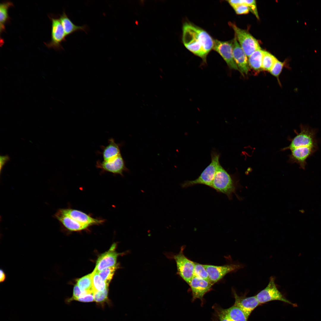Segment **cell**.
Masks as SVG:
<instances>
[{
    "label": "cell",
    "instance_id": "obj_1",
    "mask_svg": "<svg viewBox=\"0 0 321 321\" xmlns=\"http://www.w3.org/2000/svg\"><path fill=\"white\" fill-rule=\"evenodd\" d=\"M290 139L289 145L283 150H289L291 153L289 161L298 164L300 168L305 169L307 160L318 149L316 130L309 126L301 125L299 133Z\"/></svg>",
    "mask_w": 321,
    "mask_h": 321
},
{
    "label": "cell",
    "instance_id": "obj_2",
    "mask_svg": "<svg viewBox=\"0 0 321 321\" xmlns=\"http://www.w3.org/2000/svg\"><path fill=\"white\" fill-rule=\"evenodd\" d=\"M182 29L185 47L206 63L207 56L213 49L214 40L206 31L190 22H185Z\"/></svg>",
    "mask_w": 321,
    "mask_h": 321
},
{
    "label": "cell",
    "instance_id": "obj_3",
    "mask_svg": "<svg viewBox=\"0 0 321 321\" xmlns=\"http://www.w3.org/2000/svg\"><path fill=\"white\" fill-rule=\"evenodd\" d=\"M217 192L225 194L230 200L240 188L238 181L233 175L228 173L220 164L215 175L211 187Z\"/></svg>",
    "mask_w": 321,
    "mask_h": 321
},
{
    "label": "cell",
    "instance_id": "obj_4",
    "mask_svg": "<svg viewBox=\"0 0 321 321\" xmlns=\"http://www.w3.org/2000/svg\"><path fill=\"white\" fill-rule=\"evenodd\" d=\"M220 154L212 150L211 154V161L200 175L192 180H187L181 185L183 188H187L197 185H203L211 187L217 168L220 164Z\"/></svg>",
    "mask_w": 321,
    "mask_h": 321
},
{
    "label": "cell",
    "instance_id": "obj_5",
    "mask_svg": "<svg viewBox=\"0 0 321 321\" xmlns=\"http://www.w3.org/2000/svg\"><path fill=\"white\" fill-rule=\"evenodd\" d=\"M260 304L270 301L278 300L289 304L294 307L296 303H292L287 299L278 289L275 282V278L271 276L267 286L255 295Z\"/></svg>",
    "mask_w": 321,
    "mask_h": 321
},
{
    "label": "cell",
    "instance_id": "obj_6",
    "mask_svg": "<svg viewBox=\"0 0 321 321\" xmlns=\"http://www.w3.org/2000/svg\"><path fill=\"white\" fill-rule=\"evenodd\" d=\"M228 23L234 30L237 41L247 57L261 49L257 40L247 31L239 28L233 23L229 22Z\"/></svg>",
    "mask_w": 321,
    "mask_h": 321
},
{
    "label": "cell",
    "instance_id": "obj_7",
    "mask_svg": "<svg viewBox=\"0 0 321 321\" xmlns=\"http://www.w3.org/2000/svg\"><path fill=\"white\" fill-rule=\"evenodd\" d=\"M185 248L184 246L182 247L179 252L173 257L176 263L178 274L189 284L194 276L195 263L185 255Z\"/></svg>",
    "mask_w": 321,
    "mask_h": 321
},
{
    "label": "cell",
    "instance_id": "obj_8",
    "mask_svg": "<svg viewBox=\"0 0 321 321\" xmlns=\"http://www.w3.org/2000/svg\"><path fill=\"white\" fill-rule=\"evenodd\" d=\"M213 49L221 55L230 69L239 71L234 58L232 40L223 41L214 40Z\"/></svg>",
    "mask_w": 321,
    "mask_h": 321
},
{
    "label": "cell",
    "instance_id": "obj_9",
    "mask_svg": "<svg viewBox=\"0 0 321 321\" xmlns=\"http://www.w3.org/2000/svg\"><path fill=\"white\" fill-rule=\"evenodd\" d=\"M203 265L208 273L211 282L213 284L227 274L243 268L242 265L239 264H228L221 266Z\"/></svg>",
    "mask_w": 321,
    "mask_h": 321
},
{
    "label": "cell",
    "instance_id": "obj_10",
    "mask_svg": "<svg viewBox=\"0 0 321 321\" xmlns=\"http://www.w3.org/2000/svg\"><path fill=\"white\" fill-rule=\"evenodd\" d=\"M49 18L52 22L51 39L50 42L45 44L48 48L60 50L62 48L61 43L66 41V36L59 19Z\"/></svg>",
    "mask_w": 321,
    "mask_h": 321
},
{
    "label": "cell",
    "instance_id": "obj_11",
    "mask_svg": "<svg viewBox=\"0 0 321 321\" xmlns=\"http://www.w3.org/2000/svg\"><path fill=\"white\" fill-rule=\"evenodd\" d=\"M96 166L102 172H107L114 174L123 176V172L127 169L124 160L121 154L114 159L108 161L98 160Z\"/></svg>",
    "mask_w": 321,
    "mask_h": 321
},
{
    "label": "cell",
    "instance_id": "obj_12",
    "mask_svg": "<svg viewBox=\"0 0 321 321\" xmlns=\"http://www.w3.org/2000/svg\"><path fill=\"white\" fill-rule=\"evenodd\" d=\"M213 285L210 282L194 276L189 284L192 292V301L198 299L203 302L204 296L211 289Z\"/></svg>",
    "mask_w": 321,
    "mask_h": 321
},
{
    "label": "cell",
    "instance_id": "obj_13",
    "mask_svg": "<svg viewBox=\"0 0 321 321\" xmlns=\"http://www.w3.org/2000/svg\"><path fill=\"white\" fill-rule=\"evenodd\" d=\"M232 45L234 58L239 71L243 75L244 74L247 75L249 69L247 56L235 36L232 40Z\"/></svg>",
    "mask_w": 321,
    "mask_h": 321
},
{
    "label": "cell",
    "instance_id": "obj_14",
    "mask_svg": "<svg viewBox=\"0 0 321 321\" xmlns=\"http://www.w3.org/2000/svg\"><path fill=\"white\" fill-rule=\"evenodd\" d=\"M235 299L234 305L240 308L248 318L252 311L260 304L256 296L246 297L240 296L233 289Z\"/></svg>",
    "mask_w": 321,
    "mask_h": 321
},
{
    "label": "cell",
    "instance_id": "obj_15",
    "mask_svg": "<svg viewBox=\"0 0 321 321\" xmlns=\"http://www.w3.org/2000/svg\"><path fill=\"white\" fill-rule=\"evenodd\" d=\"M115 245H113L108 251L98 257L94 271L99 273L106 268L117 266V259L119 254L115 251Z\"/></svg>",
    "mask_w": 321,
    "mask_h": 321
},
{
    "label": "cell",
    "instance_id": "obj_16",
    "mask_svg": "<svg viewBox=\"0 0 321 321\" xmlns=\"http://www.w3.org/2000/svg\"><path fill=\"white\" fill-rule=\"evenodd\" d=\"M64 213L71 218L83 224L89 226L102 224L103 221L95 218L81 211L72 209H60Z\"/></svg>",
    "mask_w": 321,
    "mask_h": 321
},
{
    "label": "cell",
    "instance_id": "obj_17",
    "mask_svg": "<svg viewBox=\"0 0 321 321\" xmlns=\"http://www.w3.org/2000/svg\"><path fill=\"white\" fill-rule=\"evenodd\" d=\"M54 216L62 225L67 230L71 231H78L85 229L88 226L75 221L68 215L59 210Z\"/></svg>",
    "mask_w": 321,
    "mask_h": 321
},
{
    "label": "cell",
    "instance_id": "obj_18",
    "mask_svg": "<svg viewBox=\"0 0 321 321\" xmlns=\"http://www.w3.org/2000/svg\"><path fill=\"white\" fill-rule=\"evenodd\" d=\"M101 148L104 161H110L121 154L120 145L115 142L113 138H110L108 141V144L106 146H102Z\"/></svg>",
    "mask_w": 321,
    "mask_h": 321
},
{
    "label": "cell",
    "instance_id": "obj_19",
    "mask_svg": "<svg viewBox=\"0 0 321 321\" xmlns=\"http://www.w3.org/2000/svg\"><path fill=\"white\" fill-rule=\"evenodd\" d=\"M59 19L61 23L66 36L79 31L86 32L87 26L86 25L78 26L75 25L68 18L65 12L60 15Z\"/></svg>",
    "mask_w": 321,
    "mask_h": 321
},
{
    "label": "cell",
    "instance_id": "obj_20",
    "mask_svg": "<svg viewBox=\"0 0 321 321\" xmlns=\"http://www.w3.org/2000/svg\"><path fill=\"white\" fill-rule=\"evenodd\" d=\"M223 310L231 321H247L248 317L239 307L234 305L230 308Z\"/></svg>",
    "mask_w": 321,
    "mask_h": 321
},
{
    "label": "cell",
    "instance_id": "obj_21",
    "mask_svg": "<svg viewBox=\"0 0 321 321\" xmlns=\"http://www.w3.org/2000/svg\"><path fill=\"white\" fill-rule=\"evenodd\" d=\"M264 51L258 50L253 53L248 59L249 67L256 72L262 70V63Z\"/></svg>",
    "mask_w": 321,
    "mask_h": 321
},
{
    "label": "cell",
    "instance_id": "obj_22",
    "mask_svg": "<svg viewBox=\"0 0 321 321\" xmlns=\"http://www.w3.org/2000/svg\"><path fill=\"white\" fill-rule=\"evenodd\" d=\"M13 6L12 3L7 1L1 3L0 4V31L1 34L5 30V25L10 21L8 11L9 8Z\"/></svg>",
    "mask_w": 321,
    "mask_h": 321
},
{
    "label": "cell",
    "instance_id": "obj_23",
    "mask_svg": "<svg viewBox=\"0 0 321 321\" xmlns=\"http://www.w3.org/2000/svg\"><path fill=\"white\" fill-rule=\"evenodd\" d=\"M91 273L93 293L102 291L108 287V285L103 280L98 273L93 271Z\"/></svg>",
    "mask_w": 321,
    "mask_h": 321
},
{
    "label": "cell",
    "instance_id": "obj_24",
    "mask_svg": "<svg viewBox=\"0 0 321 321\" xmlns=\"http://www.w3.org/2000/svg\"><path fill=\"white\" fill-rule=\"evenodd\" d=\"M278 59L269 52L264 51L262 63V70L270 71Z\"/></svg>",
    "mask_w": 321,
    "mask_h": 321
},
{
    "label": "cell",
    "instance_id": "obj_25",
    "mask_svg": "<svg viewBox=\"0 0 321 321\" xmlns=\"http://www.w3.org/2000/svg\"><path fill=\"white\" fill-rule=\"evenodd\" d=\"M76 284L82 291L92 290L91 273L78 279Z\"/></svg>",
    "mask_w": 321,
    "mask_h": 321
},
{
    "label": "cell",
    "instance_id": "obj_26",
    "mask_svg": "<svg viewBox=\"0 0 321 321\" xmlns=\"http://www.w3.org/2000/svg\"><path fill=\"white\" fill-rule=\"evenodd\" d=\"M108 287L104 290L93 293L94 301L97 304L102 306L105 303L109 302L108 298Z\"/></svg>",
    "mask_w": 321,
    "mask_h": 321
},
{
    "label": "cell",
    "instance_id": "obj_27",
    "mask_svg": "<svg viewBox=\"0 0 321 321\" xmlns=\"http://www.w3.org/2000/svg\"><path fill=\"white\" fill-rule=\"evenodd\" d=\"M117 267L116 266L108 268L98 273L100 276L108 285H109L112 279Z\"/></svg>",
    "mask_w": 321,
    "mask_h": 321
},
{
    "label": "cell",
    "instance_id": "obj_28",
    "mask_svg": "<svg viewBox=\"0 0 321 321\" xmlns=\"http://www.w3.org/2000/svg\"><path fill=\"white\" fill-rule=\"evenodd\" d=\"M194 263V276L211 282L208 273L204 265L195 262Z\"/></svg>",
    "mask_w": 321,
    "mask_h": 321
},
{
    "label": "cell",
    "instance_id": "obj_29",
    "mask_svg": "<svg viewBox=\"0 0 321 321\" xmlns=\"http://www.w3.org/2000/svg\"><path fill=\"white\" fill-rule=\"evenodd\" d=\"M91 292H93L92 290L87 291H82L81 290L77 284L74 286L73 289V296L71 298H67L65 300V303L66 304H69L71 301L75 300L78 298L81 297Z\"/></svg>",
    "mask_w": 321,
    "mask_h": 321
},
{
    "label": "cell",
    "instance_id": "obj_30",
    "mask_svg": "<svg viewBox=\"0 0 321 321\" xmlns=\"http://www.w3.org/2000/svg\"><path fill=\"white\" fill-rule=\"evenodd\" d=\"M284 65V62L277 60L269 71L272 75L276 78L279 82V77L282 71Z\"/></svg>",
    "mask_w": 321,
    "mask_h": 321
},
{
    "label": "cell",
    "instance_id": "obj_31",
    "mask_svg": "<svg viewBox=\"0 0 321 321\" xmlns=\"http://www.w3.org/2000/svg\"><path fill=\"white\" fill-rule=\"evenodd\" d=\"M243 3L246 4L249 7L250 11L259 19L256 1L254 0H243Z\"/></svg>",
    "mask_w": 321,
    "mask_h": 321
},
{
    "label": "cell",
    "instance_id": "obj_32",
    "mask_svg": "<svg viewBox=\"0 0 321 321\" xmlns=\"http://www.w3.org/2000/svg\"><path fill=\"white\" fill-rule=\"evenodd\" d=\"M76 300L83 302H91L94 301L93 292L87 293L78 298Z\"/></svg>",
    "mask_w": 321,
    "mask_h": 321
},
{
    "label": "cell",
    "instance_id": "obj_33",
    "mask_svg": "<svg viewBox=\"0 0 321 321\" xmlns=\"http://www.w3.org/2000/svg\"><path fill=\"white\" fill-rule=\"evenodd\" d=\"M219 321H231L224 311L223 309H219L217 311Z\"/></svg>",
    "mask_w": 321,
    "mask_h": 321
},
{
    "label": "cell",
    "instance_id": "obj_34",
    "mask_svg": "<svg viewBox=\"0 0 321 321\" xmlns=\"http://www.w3.org/2000/svg\"><path fill=\"white\" fill-rule=\"evenodd\" d=\"M9 157L7 155L1 156L0 157V172L5 163L10 160Z\"/></svg>",
    "mask_w": 321,
    "mask_h": 321
},
{
    "label": "cell",
    "instance_id": "obj_35",
    "mask_svg": "<svg viewBox=\"0 0 321 321\" xmlns=\"http://www.w3.org/2000/svg\"><path fill=\"white\" fill-rule=\"evenodd\" d=\"M7 278V275L3 269L0 270V283L4 282Z\"/></svg>",
    "mask_w": 321,
    "mask_h": 321
}]
</instances>
